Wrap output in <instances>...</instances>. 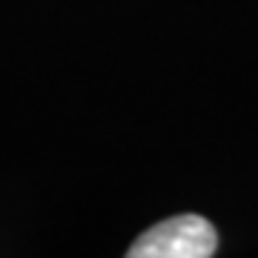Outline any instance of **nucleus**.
<instances>
[{
  "label": "nucleus",
  "mask_w": 258,
  "mask_h": 258,
  "mask_svg": "<svg viewBox=\"0 0 258 258\" xmlns=\"http://www.w3.org/2000/svg\"><path fill=\"white\" fill-rule=\"evenodd\" d=\"M218 249V232L201 215H175L147 230L132 247L129 258H210Z\"/></svg>",
  "instance_id": "obj_1"
}]
</instances>
